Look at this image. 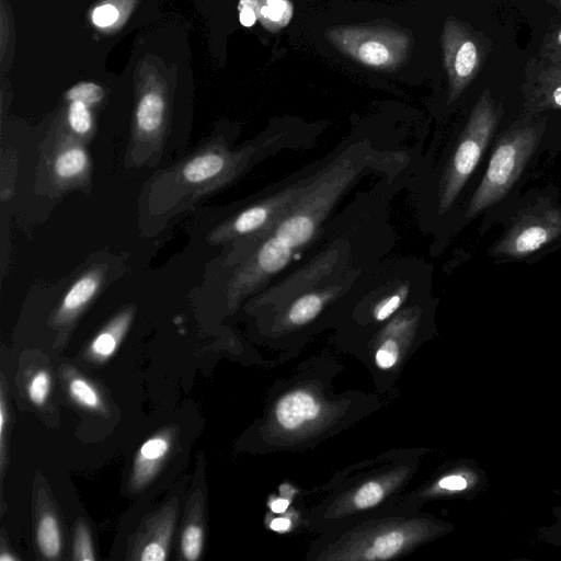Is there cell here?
<instances>
[{
  "mask_svg": "<svg viewBox=\"0 0 561 561\" xmlns=\"http://www.w3.org/2000/svg\"><path fill=\"white\" fill-rule=\"evenodd\" d=\"M405 536L401 531H390L380 535L374 540V543L366 550L364 559L366 560H386L393 557L405 545Z\"/></svg>",
  "mask_w": 561,
  "mask_h": 561,
  "instance_id": "obj_21",
  "label": "cell"
},
{
  "mask_svg": "<svg viewBox=\"0 0 561 561\" xmlns=\"http://www.w3.org/2000/svg\"><path fill=\"white\" fill-rule=\"evenodd\" d=\"M325 38L353 60L383 71L404 64L412 46L407 32L387 25L334 26L325 31Z\"/></svg>",
  "mask_w": 561,
  "mask_h": 561,
  "instance_id": "obj_4",
  "label": "cell"
},
{
  "mask_svg": "<svg viewBox=\"0 0 561 561\" xmlns=\"http://www.w3.org/2000/svg\"><path fill=\"white\" fill-rule=\"evenodd\" d=\"M542 129V121H523L502 135L468 205L467 218H473L506 195L537 147Z\"/></svg>",
  "mask_w": 561,
  "mask_h": 561,
  "instance_id": "obj_2",
  "label": "cell"
},
{
  "mask_svg": "<svg viewBox=\"0 0 561 561\" xmlns=\"http://www.w3.org/2000/svg\"><path fill=\"white\" fill-rule=\"evenodd\" d=\"M321 407L314 397L296 390L279 399L275 409L277 423L287 431H295L318 419Z\"/></svg>",
  "mask_w": 561,
  "mask_h": 561,
  "instance_id": "obj_12",
  "label": "cell"
},
{
  "mask_svg": "<svg viewBox=\"0 0 561 561\" xmlns=\"http://www.w3.org/2000/svg\"><path fill=\"white\" fill-rule=\"evenodd\" d=\"M294 15L290 0H259L257 20L264 28L278 32L287 26Z\"/></svg>",
  "mask_w": 561,
  "mask_h": 561,
  "instance_id": "obj_19",
  "label": "cell"
},
{
  "mask_svg": "<svg viewBox=\"0 0 561 561\" xmlns=\"http://www.w3.org/2000/svg\"><path fill=\"white\" fill-rule=\"evenodd\" d=\"M343 287L344 285H332L299 296L290 304L284 319L291 325H302L310 322Z\"/></svg>",
  "mask_w": 561,
  "mask_h": 561,
  "instance_id": "obj_15",
  "label": "cell"
},
{
  "mask_svg": "<svg viewBox=\"0 0 561 561\" xmlns=\"http://www.w3.org/2000/svg\"><path fill=\"white\" fill-rule=\"evenodd\" d=\"M308 181H302L277 194L252 205L219 226L211 240L226 242L261 232L271 226L305 191Z\"/></svg>",
  "mask_w": 561,
  "mask_h": 561,
  "instance_id": "obj_7",
  "label": "cell"
},
{
  "mask_svg": "<svg viewBox=\"0 0 561 561\" xmlns=\"http://www.w3.org/2000/svg\"><path fill=\"white\" fill-rule=\"evenodd\" d=\"M539 53L546 61L561 62V22L546 35Z\"/></svg>",
  "mask_w": 561,
  "mask_h": 561,
  "instance_id": "obj_28",
  "label": "cell"
},
{
  "mask_svg": "<svg viewBox=\"0 0 561 561\" xmlns=\"http://www.w3.org/2000/svg\"><path fill=\"white\" fill-rule=\"evenodd\" d=\"M133 318L130 309L117 314L92 341L89 357L95 362L108 359L119 345Z\"/></svg>",
  "mask_w": 561,
  "mask_h": 561,
  "instance_id": "obj_17",
  "label": "cell"
},
{
  "mask_svg": "<svg viewBox=\"0 0 561 561\" xmlns=\"http://www.w3.org/2000/svg\"><path fill=\"white\" fill-rule=\"evenodd\" d=\"M104 96L103 89L93 82H79L65 94L67 101H81L89 106L99 103Z\"/></svg>",
  "mask_w": 561,
  "mask_h": 561,
  "instance_id": "obj_26",
  "label": "cell"
},
{
  "mask_svg": "<svg viewBox=\"0 0 561 561\" xmlns=\"http://www.w3.org/2000/svg\"><path fill=\"white\" fill-rule=\"evenodd\" d=\"M36 539L39 551L46 559H56L61 550V538L58 522L51 513L41 516Z\"/></svg>",
  "mask_w": 561,
  "mask_h": 561,
  "instance_id": "obj_20",
  "label": "cell"
},
{
  "mask_svg": "<svg viewBox=\"0 0 561 561\" xmlns=\"http://www.w3.org/2000/svg\"><path fill=\"white\" fill-rule=\"evenodd\" d=\"M443 62L448 78V102L456 101L481 70L485 46L463 23L448 19L442 33Z\"/></svg>",
  "mask_w": 561,
  "mask_h": 561,
  "instance_id": "obj_5",
  "label": "cell"
},
{
  "mask_svg": "<svg viewBox=\"0 0 561 561\" xmlns=\"http://www.w3.org/2000/svg\"><path fill=\"white\" fill-rule=\"evenodd\" d=\"M103 279L100 268H91L82 274L68 289L56 311L55 321L59 324L72 321L94 298Z\"/></svg>",
  "mask_w": 561,
  "mask_h": 561,
  "instance_id": "obj_11",
  "label": "cell"
},
{
  "mask_svg": "<svg viewBox=\"0 0 561 561\" xmlns=\"http://www.w3.org/2000/svg\"><path fill=\"white\" fill-rule=\"evenodd\" d=\"M50 375L46 370H38L27 386V394L35 405H43L50 391Z\"/></svg>",
  "mask_w": 561,
  "mask_h": 561,
  "instance_id": "obj_27",
  "label": "cell"
},
{
  "mask_svg": "<svg viewBox=\"0 0 561 561\" xmlns=\"http://www.w3.org/2000/svg\"><path fill=\"white\" fill-rule=\"evenodd\" d=\"M73 559L92 561L95 559L90 534L84 525L79 524L75 533Z\"/></svg>",
  "mask_w": 561,
  "mask_h": 561,
  "instance_id": "obj_30",
  "label": "cell"
},
{
  "mask_svg": "<svg viewBox=\"0 0 561 561\" xmlns=\"http://www.w3.org/2000/svg\"><path fill=\"white\" fill-rule=\"evenodd\" d=\"M170 436L160 434L146 440L136 456L130 485L134 491L145 488L157 474L170 450Z\"/></svg>",
  "mask_w": 561,
  "mask_h": 561,
  "instance_id": "obj_13",
  "label": "cell"
},
{
  "mask_svg": "<svg viewBox=\"0 0 561 561\" xmlns=\"http://www.w3.org/2000/svg\"><path fill=\"white\" fill-rule=\"evenodd\" d=\"M259 0H239V21L245 27H251L257 21Z\"/></svg>",
  "mask_w": 561,
  "mask_h": 561,
  "instance_id": "obj_32",
  "label": "cell"
},
{
  "mask_svg": "<svg viewBox=\"0 0 561 561\" xmlns=\"http://www.w3.org/2000/svg\"><path fill=\"white\" fill-rule=\"evenodd\" d=\"M175 522L174 508H168L156 518L138 549L137 559L142 561H163Z\"/></svg>",
  "mask_w": 561,
  "mask_h": 561,
  "instance_id": "obj_14",
  "label": "cell"
},
{
  "mask_svg": "<svg viewBox=\"0 0 561 561\" xmlns=\"http://www.w3.org/2000/svg\"><path fill=\"white\" fill-rule=\"evenodd\" d=\"M136 0H102L90 13L91 23L99 30L112 32L124 24Z\"/></svg>",
  "mask_w": 561,
  "mask_h": 561,
  "instance_id": "obj_18",
  "label": "cell"
},
{
  "mask_svg": "<svg viewBox=\"0 0 561 561\" xmlns=\"http://www.w3.org/2000/svg\"><path fill=\"white\" fill-rule=\"evenodd\" d=\"M168 108V90L161 73L151 64L138 71L134 136L141 141H154L161 136Z\"/></svg>",
  "mask_w": 561,
  "mask_h": 561,
  "instance_id": "obj_8",
  "label": "cell"
},
{
  "mask_svg": "<svg viewBox=\"0 0 561 561\" xmlns=\"http://www.w3.org/2000/svg\"><path fill=\"white\" fill-rule=\"evenodd\" d=\"M410 293L409 283L398 286L391 295L377 302L373 310L374 318L382 321L392 316L404 302Z\"/></svg>",
  "mask_w": 561,
  "mask_h": 561,
  "instance_id": "obj_24",
  "label": "cell"
},
{
  "mask_svg": "<svg viewBox=\"0 0 561 561\" xmlns=\"http://www.w3.org/2000/svg\"><path fill=\"white\" fill-rule=\"evenodd\" d=\"M70 397L81 407L89 410H101L102 400L96 389L84 378L76 376L68 382Z\"/></svg>",
  "mask_w": 561,
  "mask_h": 561,
  "instance_id": "obj_23",
  "label": "cell"
},
{
  "mask_svg": "<svg viewBox=\"0 0 561 561\" xmlns=\"http://www.w3.org/2000/svg\"><path fill=\"white\" fill-rule=\"evenodd\" d=\"M89 168V158L84 148L77 142L65 144L54 156L51 171L54 179L70 184L81 179Z\"/></svg>",
  "mask_w": 561,
  "mask_h": 561,
  "instance_id": "obj_16",
  "label": "cell"
},
{
  "mask_svg": "<svg viewBox=\"0 0 561 561\" xmlns=\"http://www.w3.org/2000/svg\"><path fill=\"white\" fill-rule=\"evenodd\" d=\"M548 1L551 2L552 4H554L556 7L561 8V0H548Z\"/></svg>",
  "mask_w": 561,
  "mask_h": 561,
  "instance_id": "obj_37",
  "label": "cell"
},
{
  "mask_svg": "<svg viewBox=\"0 0 561 561\" xmlns=\"http://www.w3.org/2000/svg\"><path fill=\"white\" fill-rule=\"evenodd\" d=\"M232 163V154L225 149H208L188 159L180 170V178L192 186H209L211 182L224 179Z\"/></svg>",
  "mask_w": 561,
  "mask_h": 561,
  "instance_id": "obj_10",
  "label": "cell"
},
{
  "mask_svg": "<svg viewBox=\"0 0 561 561\" xmlns=\"http://www.w3.org/2000/svg\"><path fill=\"white\" fill-rule=\"evenodd\" d=\"M525 106L531 113L561 110V62L541 59L527 71Z\"/></svg>",
  "mask_w": 561,
  "mask_h": 561,
  "instance_id": "obj_9",
  "label": "cell"
},
{
  "mask_svg": "<svg viewBox=\"0 0 561 561\" xmlns=\"http://www.w3.org/2000/svg\"><path fill=\"white\" fill-rule=\"evenodd\" d=\"M383 495V488L376 481L362 485L353 497V503L358 508H367L380 502Z\"/></svg>",
  "mask_w": 561,
  "mask_h": 561,
  "instance_id": "obj_29",
  "label": "cell"
},
{
  "mask_svg": "<svg viewBox=\"0 0 561 561\" xmlns=\"http://www.w3.org/2000/svg\"><path fill=\"white\" fill-rule=\"evenodd\" d=\"M4 423H5V408H4V401L1 400V409H0V439H1V454L3 458V431H4Z\"/></svg>",
  "mask_w": 561,
  "mask_h": 561,
  "instance_id": "obj_35",
  "label": "cell"
},
{
  "mask_svg": "<svg viewBox=\"0 0 561 561\" xmlns=\"http://www.w3.org/2000/svg\"><path fill=\"white\" fill-rule=\"evenodd\" d=\"M399 356V345L394 339H387L377 350L375 360L379 368H391Z\"/></svg>",
  "mask_w": 561,
  "mask_h": 561,
  "instance_id": "obj_31",
  "label": "cell"
},
{
  "mask_svg": "<svg viewBox=\"0 0 561 561\" xmlns=\"http://www.w3.org/2000/svg\"><path fill=\"white\" fill-rule=\"evenodd\" d=\"M502 110L486 90L476 103L439 187L438 213L445 214L474 171L492 137Z\"/></svg>",
  "mask_w": 561,
  "mask_h": 561,
  "instance_id": "obj_3",
  "label": "cell"
},
{
  "mask_svg": "<svg viewBox=\"0 0 561 561\" xmlns=\"http://www.w3.org/2000/svg\"><path fill=\"white\" fill-rule=\"evenodd\" d=\"M439 486L447 490H463L467 481L460 476H448L439 481Z\"/></svg>",
  "mask_w": 561,
  "mask_h": 561,
  "instance_id": "obj_33",
  "label": "cell"
},
{
  "mask_svg": "<svg viewBox=\"0 0 561 561\" xmlns=\"http://www.w3.org/2000/svg\"><path fill=\"white\" fill-rule=\"evenodd\" d=\"M560 234L561 209L552 206H537L524 210L491 252L520 257L539 250Z\"/></svg>",
  "mask_w": 561,
  "mask_h": 561,
  "instance_id": "obj_6",
  "label": "cell"
},
{
  "mask_svg": "<svg viewBox=\"0 0 561 561\" xmlns=\"http://www.w3.org/2000/svg\"><path fill=\"white\" fill-rule=\"evenodd\" d=\"M363 168L359 154L344 152L309 180L305 191L271 226L238 239L228 283L236 302L283 271L314 239L324 219Z\"/></svg>",
  "mask_w": 561,
  "mask_h": 561,
  "instance_id": "obj_1",
  "label": "cell"
},
{
  "mask_svg": "<svg viewBox=\"0 0 561 561\" xmlns=\"http://www.w3.org/2000/svg\"><path fill=\"white\" fill-rule=\"evenodd\" d=\"M290 522L287 518H275L271 522L270 527L276 531H284L288 529Z\"/></svg>",
  "mask_w": 561,
  "mask_h": 561,
  "instance_id": "obj_34",
  "label": "cell"
},
{
  "mask_svg": "<svg viewBox=\"0 0 561 561\" xmlns=\"http://www.w3.org/2000/svg\"><path fill=\"white\" fill-rule=\"evenodd\" d=\"M66 119L69 129L77 136H88L93 128L90 106L81 101H68Z\"/></svg>",
  "mask_w": 561,
  "mask_h": 561,
  "instance_id": "obj_22",
  "label": "cell"
},
{
  "mask_svg": "<svg viewBox=\"0 0 561 561\" xmlns=\"http://www.w3.org/2000/svg\"><path fill=\"white\" fill-rule=\"evenodd\" d=\"M288 507V501L284 499H278L272 502L271 508L275 513H283Z\"/></svg>",
  "mask_w": 561,
  "mask_h": 561,
  "instance_id": "obj_36",
  "label": "cell"
},
{
  "mask_svg": "<svg viewBox=\"0 0 561 561\" xmlns=\"http://www.w3.org/2000/svg\"><path fill=\"white\" fill-rule=\"evenodd\" d=\"M203 548V529L197 524L185 527L181 537V552L186 560L195 561L199 558Z\"/></svg>",
  "mask_w": 561,
  "mask_h": 561,
  "instance_id": "obj_25",
  "label": "cell"
}]
</instances>
